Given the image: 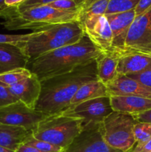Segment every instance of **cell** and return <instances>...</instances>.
<instances>
[{
  "label": "cell",
  "instance_id": "obj_21",
  "mask_svg": "<svg viewBox=\"0 0 151 152\" xmlns=\"http://www.w3.org/2000/svg\"><path fill=\"white\" fill-rule=\"evenodd\" d=\"M110 0H83L79 10L78 22L87 18L105 15Z\"/></svg>",
  "mask_w": 151,
  "mask_h": 152
},
{
  "label": "cell",
  "instance_id": "obj_15",
  "mask_svg": "<svg viewBox=\"0 0 151 152\" xmlns=\"http://www.w3.org/2000/svg\"><path fill=\"white\" fill-rule=\"evenodd\" d=\"M113 111L127 114H139L151 109V99L137 96H110Z\"/></svg>",
  "mask_w": 151,
  "mask_h": 152
},
{
  "label": "cell",
  "instance_id": "obj_17",
  "mask_svg": "<svg viewBox=\"0 0 151 152\" xmlns=\"http://www.w3.org/2000/svg\"><path fill=\"white\" fill-rule=\"evenodd\" d=\"M120 53L115 51H103L96 59L97 79L105 86L118 76L117 67Z\"/></svg>",
  "mask_w": 151,
  "mask_h": 152
},
{
  "label": "cell",
  "instance_id": "obj_30",
  "mask_svg": "<svg viewBox=\"0 0 151 152\" xmlns=\"http://www.w3.org/2000/svg\"><path fill=\"white\" fill-rule=\"evenodd\" d=\"M57 0H25L22 3L17 6H14L15 8L18 11H22L26 9L31 8V7H38L42 5H48L52 2H54Z\"/></svg>",
  "mask_w": 151,
  "mask_h": 152
},
{
  "label": "cell",
  "instance_id": "obj_14",
  "mask_svg": "<svg viewBox=\"0 0 151 152\" xmlns=\"http://www.w3.org/2000/svg\"><path fill=\"white\" fill-rule=\"evenodd\" d=\"M106 87L109 96H137L151 99V88L125 75H118Z\"/></svg>",
  "mask_w": 151,
  "mask_h": 152
},
{
  "label": "cell",
  "instance_id": "obj_5",
  "mask_svg": "<svg viewBox=\"0 0 151 152\" xmlns=\"http://www.w3.org/2000/svg\"><path fill=\"white\" fill-rule=\"evenodd\" d=\"M83 120L64 114L46 117L32 132V136L39 140L66 148L81 133Z\"/></svg>",
  "mask_w": 151,
  "mask_h": 152
},
{
  "label": "cell",
  "instance_id": "obj_19",
  "mask_svg": "<svg viewBox=\"0 0 151 152\" xmlns=\"http://www.w3.org/2000/svg\"><path fill=\"white\" fill-rule=\"evenodd\" d=\"M31 134L23 128L0 123V146L16 151Z\"/></svg>",
  "mask_w": 151,
  "mask_h": 152
},
{
  "label": "cell",
  "instance_id": "obj_36",
  "mask_svg": "<svg viewBox=\"0 0 151 152\" xmlns=\"http://www.w3.org/2000/svg\"><path fill=\"white\" fill-rule=\"evenodd\" d=\"M7 6L5 4V0H0V13L5 10Z\"/></svg>",
  "mask_w": 151,
  "mask_h": 152
},
{
  "label": "cell",
  "instance_id": "obj_13",
  "mask_svg": "<svg viewBox=\"0 0 151 152\" xmlns=\"http://www.w3.org/2000/svg\"><path fill=\"white\" fill-rule=\"evenodd\" d=\"M7 88L18 101L35 109L41 93V81L35 74H32L30 77Z\"/></svg>",
  "mask_w": 151,
  "mask_h": 152
},
{
  "label": "cell",
  "instance_id": "obj_22",
  "mask_svg": "<svg viewBox=\"0 0 151 152\" xmlns=\"http://www.w3.org/2000/svg\"><path fill=\"white\" fill-rule=\"evenodd\" d=\"M32 73L27 68H19L0 74V83L6 86H11L30 77Z\"/></svg>",
  "mask_w": 151,
  "mask_h": 152
},
{
  "label": "cell",
  "instance_id": "obj_3",
  "mask_svg": "<svg viewBox=\"0 0 151 152\" xmlns=\"http://www.w3.org/2000/svg\"><path fill=\"white\" fill-rule=\"evenodd\" d=\"M84 34L78 22L56 24L33 31L30 38L19 47L30 62L58 48L78 42Z\"/></svg>",
  "mask_w": 151,
  "mask_h": 152
},
{
  "label": "cell",
  "instance_id": "obj_18",
  "mask_svg": "<svg viewBox=\"0 0 151 152\" xmlns=\"http://www.w3.org/2000/svg\"><path fill=\"white\" fill-rule=\"evenodd\" d=\"M151 66V56L136 53L120 54L117 72L118 75L128 76L137 74Z\"/></svg>",
  "mask_w": 151,
  "mask_h": 152
},
{
  "label": "cell",
  "instance_id": "obj_8",
  "mask_svg": "<svg viewBox=\"0 0 151 152\" xmlns=\"http://www.w3.org/2000/svg\"><path fill=\"white\" fill-rule=\"evenodd\" d=\"M47 116L37 110L30 108L20 101L0 108V123L23 128L31 133Z\"/></svg>",
  "mask_w": 151,
  "mask_h": 152
},
{
  "label": "cell",
  "instance_id": "obj_12",
  "mask_svg": "<svg viewBox=\"0 0 151 152\" xmlns=\"http://www.w3.org/2000/svg\"><path fill=\"white\" fill-rule=\"evenodd\" d=\"M105 15L113 33V51L121 54L127 32L136 18L135 10Z\"/></svg>",
  "mask_w": 151,
  "mask_h": 152
},
{
  "label": "cell",
  "instance_id": "obj_29",
  "mask_svg": "<svg viewBox=\"0 0 151 152\" xmlns=\"http://www.w3.org/2000/svg\"><path fill=\"white\" fill-rule=\"evenodd\" d=\"M127 77L133 79L135 80H137L138 82L143 84L144 86H147L151 88V66L146 68L144 71L137 74H133L128 75Z\"/></svg>",
  "mask_w": 151,
  "mask_h": 152
},
{
  "label": "cell",
  "instance_id": "obj_10",
  "mask_svg": "<svg viewBox=\"0 0 151 152\" xmlns=\"http://www.w3.org/2000/svg\"><path fill=\"white\" fill-rule=\"evenodd\" d=\"M100 123L84 125L81 133L63 152H121L106 144L100 132Z\"/></svg>",
  "mask_w": 151,
  "mask_h": 152
},
{
  "label": "cell",
  "instance_id": "obj_32",
  "mask_svg": "<svg viewBox=\"0 0 151 152\" xmlns=\"http://www.w3.org/2000/svg\"><path fill=\"white\" fill-rule=\"evenodd\" d=\"M136 122L139 123H151V109L147 110L144 112L132 115Z\"/></svg>",
  "mask_w": 151,
  "mask_h": 152
},
{
  "label": "cell",
  "instance_id": "obj_23",
  "mask_svg": "<svg viewBox=\"0 0 151 152\" xmlns=\"http://www.w3.org/2000/svg\"><path fill=\"white\" fill-rule=\"evenodd\" d=\"M140 0H110L105 14L128 11L135 9Z\"/></svg>",
  "mask_w": 151,
  "mask_h": 152
},
{
  "label": "cell",
  "instance_id": "obj_9",
  "mask_svg": "<svg viewBox=\"0 0 151 152\" xmlns=\"http://www.w3.org/2000/svg\"><path fill=\"white\" fill-rule=\"evenodd\" d=\"M110 96L96 98L84 101L64 111V115L83 120V125L101 123L113 112Z\"/></svg>",
  "mask_w": 151,
  "mask_h": 152
},
{
  "label": "cell",
  "instance_id": "obj_16",
  "mask_svg": "<svg viewBox=\"0 0 151 152\" xmlns=\"http://www.w3.org/2000/svg\"><path fill=\"white\" fill-rule=\"evenodd\" d=\"M28 57L17 45L0 43V74L27 68Z\"/></svg>",
  "mask_w": 151,
  "mask_h": 152
},
{
  "label": "cell",
  "instance_id": "obj_26",
  "mask_svg": "<svg viewBox=\"0 0 151 152\" xmlns=\"http://www.w3.org/2000/svg\"><path fill=\"white\" fill-rule=\"evenodd\" d=\"M83 0H57L48 4V6L68 12H79Z\"/></svg>",
  "mask_w": 151,
  "mask_h": 152
},
{
  "label": "cell",
  "instance_id": "obj_28",
  "mask_svg": "<svg viewBox=\"0 0 151 152\" xmlns=\"http://www.w3.org/2000/svg\"><path fill=\"white\" fill-rule=\"evenodd\" d=\"M17 101V99L8 90L7 86L0 83V108Z\"/></svg>",
  "mask_w": 151,
  "mask_h": 152
},
{
  "label": "cell",
  "instance_id": "obj_34",
  "mask_svg": "<svg viewBox=\"0 0 151 152\" xmlns=\"http://www.w3.org/2000/svg\"><path fill=\"white\" fill-rule=\"evenodd\" d=\"M15 152H42L31 145H27L25 143H22Z\"/></svg>",
  "mask_w": 151,
  "mask_h": 152
},
{
  "label": "cell",
  "instance_id": "obj_6",
  "mask_svg": "<svg viewBox=\"0 0 151 152\" xmlns=\"http://www.w3.org/2000/svg\"><path fill=\"white\" fill-rule=\"evenodd\" d=\"M136 123L131 114L113 111L104 119L99 127L107 145L121 152H130L136 144L134 137Z\"/></svg>",
  "mask_w": 151,
  "mask_h": 152
},
{
  "label": "cell",
  "instance_id": "obj_1",
  "mask_svg": "<svg viewBox=\"0 0 151 152\" xmlns=\"http://www.w3.org/2000/svg\"><path fill=\"white\" fill-rule=\"evenodd\" d=\"M98 80L96 60L70 72L41 81V93L35 109L46 115L61 114L81 86Z\"/></svg>",
  "mask_w": 151,
  "mask_h": 152
},
{
  "label": "cell",
  "instance_id": "obj_31",
  "mask_svg": "<svg viewBox=\"0 0 151 152\" xmlns=\"http://www.w3.org/2000/svg\"><path fill=\"white\" fill-rule=\"evenodd\" d=\"M151 7V0H140L136 7H135V13L136 16H139L144 13Z\"/></svg>",
  "mask_w": 151,
  "mask_h": 152
},
{
  "label": "cell",
  "instance_id": "obj_35",
  "mask_svg": "<svg viewBox=\"0 0 151 152\" xmlns=\"http://www.w3.org/2000/svg\"><path fill=\"white\" fill-rule=\"evenodd\" d=\"M25 1V0H5V4L7 7H13L19 5Z\"/></svg>",
  "mask_w": 151,
  "mask_h": 152
},
{
  "label": "cell",
  "instance_id": "obj_33",
  "mask_svg": "<svg viewBox=\"0 0 151 152\" xmlns=\"http://www.w3.org/2000/svg\"><path fill=\"white\" fill-rule=\"evenodd\" d=\"M130 152H151V139L142 145H136Z\"/></svg>",
  "mask_w": 151,
  "mask_h": 152
},
{
  "label": "cell",
  "instance_id": "obj_37",
  "mask_svg": "<svg viewBox=\"0 0 151 152\" xmlns=\"http://www.w3.org/2000/svg\"><path fill=\"white\" fill-rule=\"evenodd\" d=\"M0 152H15V151L8 149V148H4V147L0 146Z\"/></svg>",
  "mask_w": 151,
  "mask_h": 152
},
{
  "label": "cell",
  "instance_id": "obj_2",
  "mask_svg": "<svg viewBox=\"0 0 151 152\" xmlns=\"http://www.w3.org/2000/svg\"><path fill=\"white\" fill-rule=\"evenodd\" d=\"M102 52L84 34L75 44L62 47L30 61L27 68L41 81L93 62Z\"/></svg>",
  "mask_w": 151,
  "mask_h": 152
},
{
  "label": "cell",
  "instance_id": "obj_7",
  "mask_svg": "<svg viewBox=\"0 0 151 152\" xmlns=\"http://www.w3.org/2000/svg\"><path fill=\"white\" fill-rule=\"evenodd\" d=\"M124 53L151 56V7L133 20L124 41Z\"/></svg>",
  "mask_w": 151,
  "mask_h": 152
},
{
  "label": "cell",
  "instance_id": "obj_27",
  "mask_svg": "<svg viewBox=\"0 0 151 152\" xmlns=\"http://www.w3.org/2000/svg\"><path fill=\"white\" fill-rule=\"evenodd\" d=\"M32 36V32L26 34H0V43L1 44H10L19 46L22 43L25 42Z\"/></svg>",
  "mask_w": 151,
  "mask_h": 152
},
{
  "label": "cell",
  "instance_id": "obj_4",
  "mask_svg": "<svg viewBox=\"0 0 151 152\" xmlns=\"http://www.w3.org/2000/svg\"><path fill=\"white\" fill-rule=\"evenodd\" d=\"M79 12H68L58 10L48 5L31 7L18 11L13 7H7L0 13L1 22L9 31L41 30L50 25L66 22H78Z\"/></svg>",
  "mask_w": 151,
  "mask_h": 152
},
{
  "label": "cell",
  "instance_id": "obj_24",
  "mask_svg": "<svg viewBox=\"0 0 151 152\" xmlns=\"http://www.w3.org/2000/svg\"><path fill=\"white\" fill-rule=\"evenodd\" d=\"M136 145H142L151 139V123H137L134 126Z\"/></svg>",
  "mask_w": 151,
  "mask_h": 152
},
{
  "label": "cell",
  "instance_id": "obj_20",
  "mask_svg": "<svg viewBox=\"0 0 151 152\" xmlns=\"http://www.w3.org/2000/svg\"><path fill=\"white\" fill-rule=\"evenodd\" d=\"M103 96H110L106 86L103 84L102 82L96 80L85 83L77 91L76 94L73 97L72 100L70 101L68 108L76 106L84 101L99 97H103Z\"/></svg>",
  "mask_w": 151,
  "mask_h": 152
},
{
  "label": "cell",
  "instance_id": "obj_11",
  "mask_svg": "<svg viewBox=\"0 0 151 152\" xmlns=\"http://www.w3.org/2000/svg\"><path fill=\"white\" fill-rule=\"evenodd\" d=\"M80 24L96 47L102 51H113V33L105 15L87 18Z\"/></svg>",
  "mask_w": 151,
  "mask_h": 152
},
{
  "label": "cell",
  "instance_id": "obj_25",
  "mask_svg": "<svg viewBox=\"0 0 151 152\" xmlns=\"http://www.w3.org/2000/svg\"><path fill=\"white\" fill-rule=\"evenodd\" d=\"M24 143L31 145L42 152H63L65 150V148H62V147L36 139L32 136V134L25 141Z\"/></svg>",
  "mask_w": 151,
  "mask_h": 152
}]
</instances>
